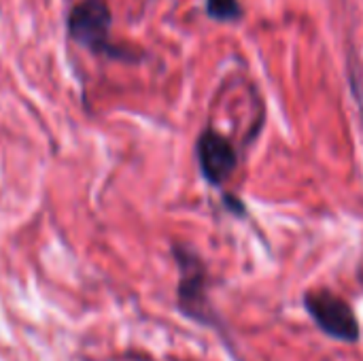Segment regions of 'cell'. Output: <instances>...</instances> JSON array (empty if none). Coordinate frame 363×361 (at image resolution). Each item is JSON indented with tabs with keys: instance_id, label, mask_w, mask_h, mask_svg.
Returning a JSON list of instances; mask_svg holds the SVG:
<instances>
[{
	"instance_id": "3957f363",
	"label": "cell",
	"mask_w": 363,
	"mask_h": 361,
	"mask_svg": "<svg viewBox=\"0 0 363 361\" xmlns=\"http://www.w3.org/2000/svg\"><path fill=\"white\" fill-rule=\"evenodd\" d=\"M179 268H181V285H179V302L181 309L196 321L208 323L211 326V309H208V298H206V270L200 257L185 249L177 247L174 249Z\"/></svg>"
},
{
	"instance_id": "7a4b0ae2",
	"label": "cell",
	"mask_w": 363,
	"mask_h": 361,
	"mask_svg": "<svg viewBox=\"0 0 363 361\" xmlns=\"http://www.w3.org/2000/svg\"><path fill=\"white\" fill-rule=\"evenodd\" d=\"M196 157L202 177L215 187H221L238 168V149L225 134L213 128L200 134L196 143Z\"/></svg>"
},
{
	"instance_id": "5b68a950",
	"label": "cell",
	"mask_w": 363,
	"mask_h": 361,
	"mask_svg": "<svg viewBox=\"0 0 363 361\" xmlns=\"http://www.w3.org/2000/svg\"><path fill=\"white\" fill-rule=\"evenodd\" d=\"M206 13L215 21H238L242 17V6L238 0H206Z\"/></svg>"
},
{
	"instance_id": "6da1fadb",
	"label": "cell",
	"mask_w": 363,
	"mask_h": 361,
	"mask_svg": "<svg viewBox=\"0 0 363 361\" xmlns=\"http://www.w3.org/2000/svg\"><path fill=\"white\" fill-rule=\"evenodd\" d=\"M304 306L313 321L330 336L342 343L359 340V321L353 306L330 289L308 291L304 296Z\"/></svg>"
},
{
	"instance_id": "277c9868",
	"label": "cell",
	"mask_w": 363,
	"mask_h": 361,
	"mask_svg": "<svg viewBox=\"0 0 363 361\" xmlns=\"http://www.w3.org/2000/svg\"><path fill=\"white\" fill-rule=\"evenodd\" d=\"M70 36L94 49V51H111L108 34H111V9L106 0H83L79 2L68 17Z\"/></svg>"
}]
</instances>
